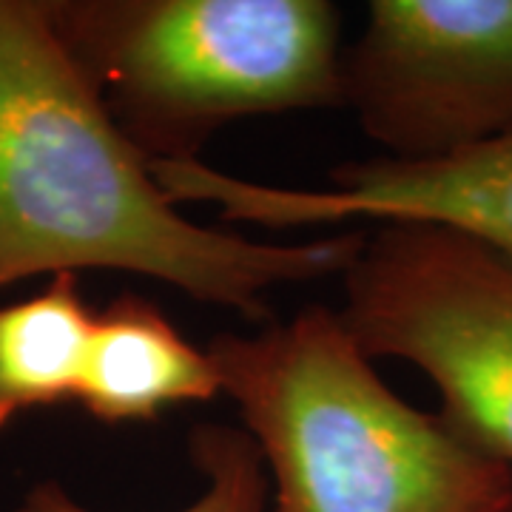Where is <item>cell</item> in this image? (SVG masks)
Returning <instances> with one entry per match:
<instances>
[{"mask_svg": "<svg viewBox=\"0 0 512 512\" xmlns=\"http://www.w3.org/2000/svg\"><path fill=\"white\" fill-rule=\"evenodd\" d=\"M365 231L271 242L188 220L57 40L43 0H0V291L123 271L274 322L271 293L342 276Z\"/></svg>", "mask_w": 512, "mask_h": 512, "instance_id": "cell-1", "label": "cell"}, {"mask_svg": "<svg viewBox=\"0 0 512 512\" xmlns=\"http://www.w3.org/2000/svg\"><path fill=\"white\" fill-rule=\"evenodd\" d=\"M205 353L265 461L268 512H512V467L393 393L328 305Z\"/></svg>", "mask_w": 512, "mask_h": 512, "instance_id": "cell-2", "label": "cell"}, {"mask_svg": "<svg viewBox=\"0 0 512 512\" xmlns=\"http://www.w3.org/2000/svg\"><path fill=\"white\" fill-rule=\"evenodd\" d=\"M43 3L148 165L202 160L245 117L342 106V12L330 0Z\"/></svg>", "mask_w": 512, "mask_h": 512, "instance_id": "cell-3", "label": "cell"}, {"mask_svg": "<svg viewBox=\"0 0 512 512\" xmlns=\"http://www.w3.org/2000/svg\"><path fill=\"white\" fill-rule=\"evenodd\" d=\"M342 325L370 362L399 359L439 393V419L512 467V262L476 239L382 222L342 274Z\"/></svg>", "mask_w": 512, "mask_h": 512, "instance_id": "cell-4", "label": "cell"}, {"mask_svg": "<svg viewBox=\"0 0 512 512\" xmlns=\"http://www.w3.org/2000/svg\"><path fill=\"white\" fill-rule=\"evenodd\" d=\"M342 106L387 160L512 134V0H370L342 55Z\"/></svg>", "mask_w": 512, "mask_h": 512, "instance_id": "cell-5", "label": "cell"}, {"mask_svg": "<svg viewBox=\"0 0 512 512\" xmlns=\"http://www.w3.org/2000/svg\"><path fill=\"white\" fill-rule=\"evenodd\" d=\"M151 174L174 205H217L231 222L274 231L342 220L421 222L476 239L512 262V134L427 163H342L319 191L254 183L205 160L154 163Z\"/></svg>", "mask_w": 512, "mask_h": 512, "instance_id": "cell-6", "label": "cell"}, {"mask_svg": "<svg viewBox=\"0 0 512 512\" xmlns=\"http://www.w3.org/2000/svg\"><path fill=\"white\" fill-rule=\"evenodd\" d=\"M222 396L208 353L143 293L123 291L94 311L77 404L100 424L157 421L180 404Z\"/></svg>", "mask_w": 512, "mask_h": 512, "instance_id": "cell-7", "label": "cell"}, {"mask_svg": "<svg viewBox=\"0 0 512 512\" xmlns=\"http://www.w3.org/2000/svg\"><path fill=\"white\" fill-rule=\"evenodd\" d=\"M92 325L77 274L0 305V430L29 410L77 402Z\"/></svg>", "mask_w": 512, "mask_h": 512, "instance_id": "cell-8", "label": "cell"}, {"mask_svg": "<svg viewBox=\"0 0 512 512\" xmlns=\"http://www.w3.org/2000/svg\"><path fill=\"white\" fill-rule=\"evenodd\" d=\"M188 453L200 470L202 493L177 512H268L271 481L256 441L234 424L205 421L188 433ZM9 512H97L60 481L29 487Z\"/></svg>", "mask_w": 512, "mask_h": 512, "instance_id": "cell-9", "label": "cell"}]
</instances>
